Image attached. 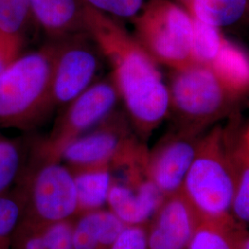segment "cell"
<instances>
[{
	"instance_id": "6da1fadb",
	"label": "cell",
	"mask_w": 249,
	"mask_h": 249,
	"mask_svg": "<svg viewBox=\"0 0 249 249\" xmlns=\"http://www.w3.org/2000/svg\"><path fill=\"white\" fill-rule=\"evenodd\" d=\"M84 18L86 31L112 69L134 132L144 142L169 113L168 88L157 62L110 16L85 4Z\"/></svg>"
},
{
	"instance_id": "7a4b0ae2",
	"label": "cell",
	"mask_w": 249,
	"mask_h": 249,
	"mask_svg": "<svg viewBox=\"0 0 249 249\" xmlns=\"http://www.w3.org/2000/svg\"><path fill=\"white\" fill-rule=\"evenodd\" d=\"M52 45L18 55L0 72V126L28 129L53 108Z\"/></svg>"
},
{
	"instance_id": "3957f363",
	"label": "cell",
	"mask_w": 249,
	"mask_h": 249,
	"mask_svg": "<svg viewBox=\"0 0 249 249\" xmlns=\"http://www.w3.org/2000/svg\"><path fill=\"white\" fill-rule=\"evenodd\" d=\"M181 191L201 220L232 217L234 177L222 125L201 137Z\"/></svg>"
},
{
	"instance_id": "277c9868",
	"label": "cell",
	"mask_w": 249,
	"mask_h": 249,
	"mask_svg": "<svg viewBox=\"0 0 249 249\" xmlns=\"http://www.w3.org/2000/svg\"><path fill=\"white\" fill-rule=\"evenodd\" d=\"M17 183L13 191L21 204V222L43 225L72 220L77 216L74 178L71 170L62 160L35 151Z\"/></svg>"
},
{
	"instance_id": "5b68a950",
	"label": "cell",
	"mask_w": 249,
	"mask_h": 249,
	"mask_svg": "<svg viewBox=\"0 0 249 249\" xmlns=\"http://www.w3.org/2000/svg\"><path fill=\"white\" fill-rule=\"evenodd\" d=\"M167 88L168 115L175 128L194 135H202L210 125L232 113L237 99L210 67L198 64L172 70Z\"/></svg>"
},
{
	"instance_id": "8992f818",
	"label": "cell",
	"mask_w": 249,
	"mask_h": 249,
	"mask_svg": "<svg viewBox=\"0 0 249 249\" xmlns=\"http://www.w3.org/2000/svg\"><path fill=\"white\" fill-rule=\"evenodd\" d=\"M136 39L157 63L178 70L194 64L193 19L169 0H151L134 18Z\"/></svg>"
},
{
	"instance_id": "52a82bcc",
	"label": "cell",
	"mask_w": 249,
	"mask_h": 249,
	"mask_svg": "<svg viewBox=\"0 0 249 249\" xmlns=\"http://www.w3.org/2000/svg\"><path fill=\"white\" fill-rule=\"evenodd\" d=\"M128 117L113 112L98 125L70 143L61 160L71 169L116 167L142 158L147 153Z\"/></svg>"
},
{
	"instance_id": "ba28073f",
	"label": "cell",
	"mask_w": 249,
	"mask_h": 249,
	"mask_svg": "<svg viewBox=\"0 0 249 249\" xmlns=\"http://www.w3.org/2000/svg\"><path fill=\"white\" fill-rule=\"evenodd\" d=\"M51 45L53 106H68L96 82L103 54L87 31L55 40Z\"/></svg>"
},
{
	"instance_id": "9c48e42d",
	"label": "cell",
	"mask_w": 249,
	"mask_h": 249,
	"mask_svg": "<svg viewBox=\"0 0 249 249\" xmlns=\"http://www.w3.org/2000/svg\"><path fill=\"white\" fill-rule=\"evenodd\" d=\"M118 100L120 95L111 76L97 80L68 105L48 137L37 145L36 151L61 160L64 149L115 112Z\"/></svg>"
},
{
	"instance_id": "30bf717a",
	"label": "cell",
	"mask_w": 249,
	"mask_h": 249,
	"mask_svg": "<svg viewBox=\"0 0 249 249\" xmlns=\"http://www.w3.org/2000/svg\"><path fill=\"white\" fill-rule=\"evenodd\" d=\"M108 209L125 225L147 224L164 199V195L148 178L145 162L112 169Z\"/></svg>"
},
{
	"instance_id": "8fae6325",
	"label": "cell",
	"mask_w": 249,
	"mask_h": 249,
	"mask_svg": "<svg viewBox=\"0 0 249 249\" xmlns=\"http://www.w3.org/2000/svg\"><path fill=\"white\" fill-rule=\"evenodd\" d=\"M201 137L174 128L148 151L146 175L164 196L182 190Z\"/></svg>"
},
{
	"instance_id": "7c38bea8",
	"label": "cell",
	"mask_w": 249,
	"mask_h": 249,
	"mask_svg": "<svg viewBox=\"0 0 249 249\" xmlns=\"http://www.w3.org/2000/svg\"><path fill=\"white\" fill-rule=\"evenodd\" d=\"M200 221L182 191L165 196L147 223L149 249H187Z\"/></svg>"
},
{
	"instance_id": "4fadbf2b",
	"label": "cell",
	"mask_w": 249,
	"mask_h": 249,
	"mask_svg": "<svg viewBox=\"0 0 249 249\" xmlns=\"http://www.w3.org/2000/svg\"><path fill=\"white\" fill-rule=\"evenodd\" d=\"M33 18L55 40L86 31L82 0H29Z\"/></svg>"
},
{
	"instance_id": "5bb4252c",
	"label": "cell",
	"mask_w": 249,
	"mask_h": 249,
	"mask_svg": "<svg viewBox=\"0 0 249 249\" xmlns=\"http://www.w3.org/2000/svg\"><path fill=\"white\" fill-rule=\"evenodd\" d=\"M124 226L109 209L78 214L73 219L72 249H109Z\"/></svg>"
},
{
	"instance_id": "9a60e30c",
	"label": "cell",
	"mask_w": 249,
	"mask_h": 249,
	"mask_svg": "<svg viewBox=\"0 0 249 249\" xmlns=\"http://www.w3.org/2000/svg\"><path fill=\"white\" fill-rule=\"evenodd\" d=\"M225 139L234 177L232 217L241 223H249V154L241 133L239 121L232 117L224 127Z\"/></svg>"
},
{
	"instance_id": "2e32d148",
	"label": "cell",
	"mask_w": 249,
	"mask_h": 249,
	"mask_svg": "<svg viewBox=\"0 0 249 249\" xmlns=\"http://www.w3.org/2000/svg\"><path fill=\"white\" fill-rule=\"evenodd\" d=\"M248 231L233 217L220 220H201L187 249H244Z\"/></svg>"
},
{
	"instance_id": "e0dca14e",
	"label": "cell",
	"mask_w": 249,
	"mask_h": 249,
	"mask_svg": "<svg viewBox=\"0 0 249 249\" xmlns=\"http://www.w3.org/2000/svg\"><path fill=\"white\" fill-rule=\"evenodd\" d=\"M71 170L77 192L78 214L104 209L107 205L112 185L111 167L97 166Z\"/></svg>"
},
{
	"instance_id": "ac0fdd59",
	"label": "cell",
	"mask_w": 249,
	"mask_h": 249,
	"mask_svg": "<svg viewBox=\"0 0 249 249\" xmlns=\"http://www.w3.org/2000/svg\"><path fill=\"white\" fill-rule=\"evenodd\" d=\"M210 68L223 86L237 98L249 88V55L225 40Z\"/></svg>"
},
{
	"instance_id": "d6986e66",
	"label": "cell",
	"mask_w": 249,
	"mask_h": 249,
	"mask_svg": "<svg viewBox=\"0 0 249 249\" xmlns=\"http://www.w3.org/2000/svg\"><path fill=\"white\" fill-rule=\"evenodd\" d=\"M249 10V0H193L188 13L205 23L222 28L237 22Z\"/></svg>"
},
{
	"instance_id": "ffe728a7",
	"label": "cell",
	"mask_w": 249,
	"mask_h": 249,
	"mask_svg": "<svg viewBox=\"0 0 249 249\" xmlns=\"http://www.w3.org/2000/svg\"><path fill=\"white\" fill-rule=\"evenodd\" d=\"M192 17V16H191ZM191 54L194 64L210 67L225 42L220 28L193 18Z\"/></svg>"
},
{
	"instance_id": "44dd1931",
	"label": "cell",
	"mask_w": 249,
	"mask_h": 249,
	"mask_svg": "<svg viewBox=\"0 0 249 249\" xmlns=\"http://www.w3.org/2000/svg\"><path fill=\"white\" fill-rule=\"evenodd\" d=\"M23 150L18 141L0 137V196L10 191L23 169Z\"/></svg>"
},
{
	"instance_id": "7402d4cb",
	"label": "cell",
	"mask_w": 249,
	"mask_h": 249,
	"mask_svg": "<svg viewBox=\"0 0 249 249\" xmlns=\"http://www.w3.org/2000/svg\"><path fill=\"white\" fill-rule=\"evenodd\" d=\"M29 0H0V32L22 43L30 18Z\"/></svg>"
},
{
	"instance_id": "603a6c76",
	"label": "cell",
	"mask_w": 249,
	"mask_h": 249,
	"mask_svg": "<svg viewBox=\"0 0 249 249\" xmlns=\"http://www.w3.org/2000/svg\"><path fill=\"white\" fill-rule=\"evenodd\" d=\"M21 218V204L14 191L0 196V249H12L14 232Z\"/></svg>"
},
{
	"instance_id": "cb8c5ba5",
	"label": "cell",
	"mask_w": 249,
	"mask_h": 249,
	"mask_svg": "<svg viewBox=\"0 0 249 249\" xmlns=\"http://www.w3.org/2000/svg\"><path fill=\"white\" fill-rule=\"evenodd\" d=\"M85 4L108 16L136 18L142 10L144 0H82Z\"/></svg>"
},
{
	"instance_id": "d4e9b609",
	"label": "cell",
	"mask_w": 249,
	"mask_h": 249,
	"mask_svg": "<svg viewBox=\"0 0 249 249\" xmlns=\"http://www.w3.org/2000/svg\"><path fill=\"white\" fill-rule=\"evenodd\" d=\"M12 249H54L47 242L40 227L19 221L14 232Z\"/></svg>"
},
{
	"instance_id": "484cf974",
	"label": "cell",
	"mask_w": 249,
	"mask_h": 249,
	"mask_svg": "<svg viewBox=\"0 0 249 249\" xmlns=\"http://www.w3.org/2000/svg\"><path fill=\"white\" fill-rule=\"evenodd\" d=\"M109 249H149L147 224L125 225Z\"/></svg>"
},
{
	"instance_id": "4316f807",
	"label": "cell",
	"mask_w": 249,
	"mask_h": 249,
	"mask_svg": "<svg viewBox=\"0 0 249 249\" xmlns=\"http://www.w3.org/2000/svg\"><path fill=\"white\" fill-rule=\"evenodd\" d=\"M22 43L0 32V72L19 55Z\"/></svg>"
},
{
	"instance_id": "83f0119b",
	"label": "cell",
	"mask_w": 249,
	"mask_h": 249,
	"mask_svg": "<svg viewBox=\"0 0 249 249\" xmlns=\"http://www.w3.org/2000/svg\"><path fill=\"white\" fill-rule=\"evenodd\" d=\"M243 136H244V142H245L247 150H248L249 154V127L244 132Z\"/></svg>"
},
{
	"instance_id": "f1b7e54d",
	"label": "cell",
	"mask_w": 249,
	"mask_h": 249,
	"mask_svg": "<svg viewBox=\"0 0 249 249\" xmlns=\"http://www.w3.org/2000/svg\"><path fill=\"white\" fill-rule=\"evenodd\" d=\"M244 249H249V233H248V235H247V237H246Z\"/></svg>"
},
{
	"instance_id": "f546056e",
	"label": "cell",
	"mask_w": 249,
	"mask_h": 249,
	"mask_svg": "<svg viewBox=\"0 0 249 249\" xmlns=\"http://www.w3.org/2000/svg\"><path fill=\"white\" fill-rule=\"evenodd\" d=\"M183 1V3H184V5L186 6V8H187V9L189 8V6H190V4L192 3V1L193 0H182Z\"/></svg>"
},
{
	"instance_id": "4dcf8cb0",
	"label": "cell",
	"mask_w": 249,
	"mask_h": 249,
	"mask_svg": "<svg viewBox=\"0 0 249 249\" xmlns=\"http://www.w3.org/2000/svg\"></svg>"
}]
</instances>
